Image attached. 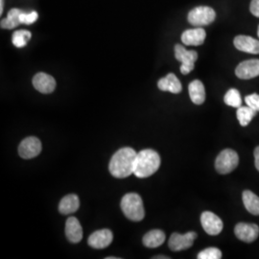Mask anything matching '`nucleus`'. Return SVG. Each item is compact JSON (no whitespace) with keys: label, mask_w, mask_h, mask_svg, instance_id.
Returning a JSON list of instances; mask_svg holds the SVG:
<instances>
[{"label":"nucleus","mask_w":259,"mask_h":259,"mask_svg":"<svg viewBox=\"0 0 259 259\" xmlns=\"http://www.w3.org/2000/svg\"><path fill=\"white\" fill-rule=\"evenodd\" d=\"M137 153L130 147L118 150L111 157L109 170L112 176L117 179H124L134 174Z\"/></svg>","instance_id":"nucleus-1"},{"label":"nucleus","mask_w":259,"mask_h":259,"mask_svg":"<svg viewBox=\"0 0 259 259\" xmlns=\"http://www.w3.org/2000/svg\"><path fill=\"white\" fill-rule=\"evenodd\" d=\"M159 166V155L152 149H145L137 155L134 174L140 179H145L155 174Z\"/></svg>","instance_id":"nucleus-2"},{"label":"nucleus","mask_w":259,"mask_h":259,"mask_svg":"<svg viewBox=\"0 0 259 259\" xmlns=\"http://www.w3.org/2000/svg\"><path fill=\"white\" fill-rule=\"evenodd\" d=\"M121 209L128 219L135 222L143 220L145 216L142 199L137 193H129L122 198Z\"/></svg>","instance_id":"nucleus-3"},{"label":"nucleus","mask_w":259,"mask_h":259,"mask_svg":"<svg viewBox=\"0 0 259 259\" xmlns=\"http://www.w3.org/2000/svg\"><path fill=\"white\" fill-rule=\"evenodd\" d=\"M239 163L237 153L232 149H225L218 155L215 160V169L220 174H229L232 172Z\"/></svg>","instance_id":"nucleus-4"},{"label":"nucleus","mask_w":259,"mask_h":259,"mask_svg":"<svg viewBox=\"0 0 259 259\" xmlns=\"http://www.w3.org/2000/svg\"><path fill=\"white\" fill-rule=\"evenodd\" d=\"M216 19L215 11L207 6H200L191 10L188 14L187 19L191 25L195 27L206 26L212 23Z\"/></svg>","instance_id":"nucleus-5"},{"label":"nucleus","mask_w":259,"mask_h":259,"mask_svg":"<svg viewBox=\"0 0 259 259\" xmlns=\"http://www.w3.org/2000/svg\"><path fill=\"white\" fill-rule=\"evenodd\" d=\"M175 57L182 63L181 72L184 75L189 74L194 69L195 62L198 59V53L194 50H186L181 45L175 47Z\"/></svg>","instance_id":"nucleus-6"},{"label":"nucleus","mask_w":259,"mask_h":259,"mask_svg":"<svg viewBox=\"0 0 259 259\" xmlns=\"http://www.w3.org/2000/svg\"><path fill=\"white\" fill-rule=\"evenodd\" d=\"M197 238V233L194 232H189L185 234H180L174 232L168 242L169 248L173 251L187 250L192 247L195 239Z\"/></svg>","instance_id":"nucleus-7"},{"label":"nucleus","mask_w":259,"mask_h":259,"mask_svg":"<svg viewBox=\"0 0 259 259\" xmlns=\"http://www.w3.org/2000/svg\"><path fill=\"white\" fill-rule=\"evenodd\" d=\"M41 152V142L35 137H30L23 139L19 146V154L20 157L25 159L36 157Z\"/></svg>","instance_id":"nucleus-8"},{"label":"nucleus","mask_w":259,"mask_h":259,"mask_svg":"<svg viewBox=\"0 0 259 259\" xmlns=\"http://www.w3.org/2000/svg\"><path fill=\"white\" fill-rule=\"evenodd\" d=\"M202 227L209 235H218L224 228L223 221L216 214L211 211H204L201 215Z\"/></svg>","instance_id":"nucleus-9"},{"label":"nucleus","mask_w":259,"mask_h":259,"mask_svg":"<svg viewBox=\"0 0 259 259\" xmlns=\"http://www.w3.org/2000/svg\"><path fill=\"white\" fill-rule=\"evenodd\" d=\"M234 233L239 240L251 243L258 238L259 227L256 224L238 223L234 228Z\"/></svg>","instance_id":"nucleus-10"},{"label":"nucleus","mask_w":259,"mask_h":259,"mask_svg":"<svg viewBox=\"0 0 259 259\" xmlns=\"http://www.w3.org/2000/svg\"><path fill=\"white\" fill-rule=\"evenodd\" d=\"M235 75L243 80H250L259 76V60L244 61L235 68Z\"/></svg>","instance_id":"nucleus-11"},{"label":"nucleus","mask_w":259,"mask_h":259,"mask_svg":"<svg viewBox=\"0 0 259 259\" xmlns=\"http://www.w3.org/2000/svg\"><path fill=\"white\" fill-rule=\"evenodd\" d=\"M113 239L112 232L110 230L104 229L97 232H93L89 237L88 244L93 249H105L109 247Z\"/></svg>","instance_id":"nucleus-12"},{"label":"nucleus","mask_w":259,"mask_h":259,"mask_svg":"<svg viewBox=\"0 0 259 259\" xmlns=\"http://www.w3.org/2000/svg\"><path fill=\"white\" fill-rule=\"evenodd\" d=\"M233 45L236 49L249 54H259V40L250 36L239 35L234 37Z\"/></svg>","instance_id":"nucleus-13"},{"label":"nucleus","mask_w":259,"mask_h":259,"mask_svg":"<svg viewBox=\"0 0 259 259\" xmlns=\"http://www.w3.org/2000/svg\"><path fill=\"white\" fill-rule=\"evenodd\" d=\"M33 85L37 92L45 93V94H49L55 91L56 81L51 75L39 72L34 76Z\"/></svg>","instance_id":"nucleus-14"},{"label":"nucleus","mask_w":259,"mask_h":259,"mask_svg":"<svg viewBox=\"0 0 259 259\" xmlns=\"http://www.w3.org/2000/svg\"><path fill=\"white\" fill-rule=\"evenodd\" d=\"M206 37V33L202 27H196L194 29L185 30L182 35V41L185 46L199 47L204 42Z\"/></svg>","instance_id":"nucleus-15"},{"label":"nucleus","mask_w":259,"mask_h":259,"mask_svg":"<svg viewBox=\"0 0 259 259\" xmlns=\"http://www.w3.org/2000/svg\"><path fill=\"white\" fill-rule=\"evenodd\" d=\"M65 235L71 243H79L83 238V229L75 217H69L65 224Z\"/></svg>","instance_id":"nucleus-16"},{"label":"nucleus","mask_w":259,"mask_h":259,"mask_svg":"<svg viewBox=\"0 0 259 259\" xmlns=\"http://www.w3.org/2000/svg\"><path fill=\"white\" fill-rule=\"evenodd\" d=\"M157 87L162 92H169L174 94L181 93L183 90L180 80L178 79L176 75L173 73H169L165 77L161 78L157 83Z\"/></svg>","instance_id":"nucleus-17"},{"label":"nucleus","mask_w":259,"mask_h":259,"mask_svg":"<svg viewBox=\"0 0 259 259\" xmlns=\"http://www.w3.org/2000/svg\"><path fill=\"white\" fill-rule=\"evenodd\" d=\"M80 206V200L77 195L69 194L64 197L59 204V211L64 214L68 215L76 212L79 209Z\"/></svg>","instance_id":"nucleus-18"},{"label":"nucleus","mask_w":259,"mask_h":259,"mask_svg":"<svg viewBox=\"0 0 259 259\" xmlns=\"http://www.w3.org/2000/svg\"><path fill=\"white\" fill-rule=\"evenodd\" d=\"M188 92L191 101L196 105H202L205 101L204 83L200 80H194L188 85Z\"/></svg>","instance_id":"nucleus-19"},{"label":"nucleus","mask_w":259,"mask_h":259,"mask_svg":"<svg viewBox=\"0 0 259 259\" xmlns=\"http://www.w3.org/2000/svg\"><path fill=\"white\" fill-rule=\"evenodd\" d=\"M165 241V233L160 230H154L147 232L143 237V244L147 248H157Z\"/></svg>","instance_id":"nucleus-20"},{"label":"nucleus","mask_w":259,"mask_h":259,"mask_svg":"<svg viewBox=\"0 0 259 259\" xmlns=\"http://www.w3.org/2000/svg\"><path fill=\"white\" fill-rule=\"evenodd\" d=\"M243 204L252 215H259V197L250 190H245L242 194Z\"/></svg>","instance_id":"nucleus-21"},{"label":"nucleus","mask_w":259,"mask_h":259,"mask_svg":"<svg viewBox=\"0 0 259 259\" xmlns=\"http://www.w3.org/2000/svg\"><path fill=\"white\" fill-rule=\"evenodd\" d=\"M22 10L14 9L10 10L7 18L6 19H2L0 26L3 29H14V28L18 27L20 23V14H21Z\"/></svg>","instance_id":"nucleus-22"},{"label":"nucleus","mask_w":259,"mask_h":259,"mask_svg":"<svg viewBox=\"0 0 259 259\" xmlns=\"http://www.w3.org/2000/svg\"><path fill=\"white\" fill-rule=\"evenodd\" d=\"M257 111H254L253 109L250 108L249 106L247 107H242L238 108L236 115H237V119L239 121L242 127H246L250 123V121L252 120V118L255 116Z\"/></svg>","instance_id":"nucleus-23"},{"label":"nucleus","mask_w":259,"mask_h":259,"mask_svg":"<svg viewBox=\"0 0 259 259\" xmlns=\"http://www.w3.org/2000/svg\"><path fill=\"white\" fill-rule=\"evenodd\" d=\"M31 37H32V34L27 30H19L13 34L12 41L15 47L22 48L26 47Z\"/></svg>","instance_id":"nucleus-24"},{"label":"nucleus","mask_w":259,"mask_h":259,"mask_svg":"<svg viewBox=\"0 0 259 259\" xmlns=\"http://www.w3.org/2000/svg\"><path fill=\"white\" fill-rule=\"evenodd\" d=\"M224 101L226 105L232 108H240L242 105V98L239 91H237L236 89H231L230 91H228V93L225 94Z\"/></svg>","instance_id":"nucleus-25"},{"label":"nucleus","mask_w":259,"mask_h":259,"mask_svg":"<svg viewBox=\"0 0 259 259\" xmlns=\"http://www.w3.org/2000/svg\"><path fill=\"white\" fill-rule=\"evenodd\" d=\"M198 259H221L222 258V251L218 248H207L202 250L198 256Z\"/></svg>","instance_id":"nucleus-26"},{"label":"nucleus","mask_w":259,"mask_h":259,"mask_svg":"<svg viewBox=\"0 0 259 259\" xmlns=\"http://www.w3.org/2000/svg\"><path fill=\"white\" fill-rule=\"evenodd\" d=\"M37 18H38V14L36 11H32L29 13L22 11L20 14L19 19H20V23L30 25V24L34 23L35 21H37Z\"/></svg>","instance_id":"nucleus-27"},{"label":"nucleus","mask_w":259,"mask_h":259,"mask_svg":"<svg viewBox=\"0 0 259 259\" xmlns=\"http://www.w3.org/2000/svg\"><path fill=\"white\" fill-rule=\"evenodd\" d=\"M245 102L254 111H259V94L252 93L245 97Z\"/></svg>","instance_id":"nucleus-28"},{"label":"nucleus","mask_w":259,"mask_h":259,"mask_svg":"<svg viewBox=\"0 0 259 259\" xmlns=\"http://www.w3.org/2000/svg\"><path fill=\"white\" fill-rule=\"evenodd\" d=\"M250 11L254 17L259 18V0H251Z\"/></svg>","instance_id":"nucleus-29"},{"label":"nucleus","mask_w":259,"mask_h":259,"mask_svg":"<svg viewBox=\"0 0 259 259\" xmlns=\"http://www.w3.org/2000/svg\"><path fill=\"white\" fill-rule=\"evenodd\" d=\"M254 164H255V168L259 171V146L254 149Z\"/></svg>","instance_id":"nucleus-30"},{"label":"nucleus","mask_w":259,"mask_h":259,"mask_svg":"<svg viewBox=\"0 0 259 259\" xmlns=\"http://www.w3.org/2000/svg\"><path fill=\"white\" fill-rule=\"evenodd\" d=\"M3 9H4V0H0V14H3Z\"/></svg>","instance_id":"nucleus-31"},{"label":"nucleus","mask_w":259,"mask_h":259,"mask_svg":"<svg viewBox=\"0 0 259 259\" xmlns=\"http://www.w3.org/2000/svg\"><path fill=\"white\" fill-rule=\"evenodd\" d=\"M160 258L168 259V258H169V257H167V256H160V255H157V256H155V257H154V259H160Z\"/></svg>","instance_id":"nucleus-32"},{"label":"nucleus","mask_w":259,"mask_h":259,"mask_svg":"<svg viewBox=\"0 0 259 259\" xmlns=\"http://www.w3.org/2000/svg\"><path fill=\"white\" fill-rule=\"evenodd\" d=\"M107 259H118V257H107Z\"/></svg>","instance_id":"nucleus-33"},{"label":"nucleus","mask_w":259,"mask_h":259,"mask_svg":"<svg viewBox=\"0 0 259 259\" xmlns=\"http://www.w3.org/2000/svg\"><path fill=\"white\" fill-rule=\"evenodd\" d=\"M257 36H258L259 37V26L258 28H257Z\"/></svg>","instance_id":"nucleus-34"}]
</instances>
